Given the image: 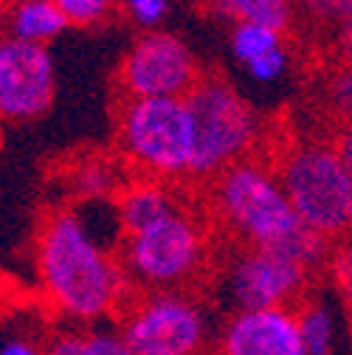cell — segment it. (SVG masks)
<instances>
[{
  "label": "cell",
  "mask_w": 352,
  "mask_h": 355,
  "mask_svg": "<svg viewBox=\"0 0 352 355\" xmlns=\"http://www.w3.org/2000/svg\"><path fill=\"white\" fill-rule=\"evenodd\" d=\"M0 355H49V341H37L34 336L15 333L3 338Z\"/></svg>",
  "instance_id": "obj_24"
},
{
  "label": "cell",
  "mask_w": 352,
  "mask_h": 355,
  "mask_svg": "<svg viewBox=\"0 0 352 355\" xmlns=\"http://www.w3.org/2000/svg\"><path fill=\"white\" fill-rule=\"evenodd\" d=\"M121 336L136 355H200L209 316L181 291H152L121 313Z\"/></svg>",
  "instance_id": "obj_7"
},
{
  "label": "cell",
  "mask_w": 352,
  "mask_h": 355,
  "mask_svg": "<svg viewBox=\"0 0 352 355\" xmlns=\"http://www.w3.org/2000/svg\"><path fill=\"white\" fill-rule=\"evenodd\" d=\"M341 296H344V304H346V313H349V319H352V282H349L346 288H341Z\"/></svg>",
  "instance_id": "obj_28"
},
{
  "label": "cell",
  "mask_w": 352,
  "mask_h": 355,
  "mask_svg": "<svg viewBox=\"0 0 352 355\" xmlns=\"http://www.w3.org/2000/svg\"><path fill=\"white\" fill-rule=\"evenodd\" d=\"M121 265L127 279L152 291H181L206 259L203 229L186 211H175L161 223L121 240Z\"/></svg>",
  "instance_id": "obj_6"
},
{
  "label": "cell",
  "mask_w": 352,
  "mask_h": 355,
  "mask_svg": "<svg viewBox=\"0 0 352 355\" xmlns=\"http://www.w3.org/2000/svg\"><path fill=\"white\" fill-rule=\"evenodd\" d=\"M310 271L304 265L262 248H245L234 257L226 271L223 293L234 313L243 310H274L293 307L301 299Z\"/></svg>",
  "instance_id": "obj_9"
},
{
  "label": "cell",
  "mask_w": 352,
  "mask_h": 355,
  "mask_svg": "<svg viewBox=\"0 0 352 355\" xmlns=\"http://www.w3.org/2000/svg\"><path fill=\"white\" fill-rule=\"evenodd\" d=\"M217 355H307L296 307L231 313L217 336Z\"/></svg>",
  "instance_id": "obj_11"
},
{
  "label": "cell",
  "mask_w": 352,
  "mask_h": 355,
  "mask_svg": "<svg viewBox=\"0 0 352 355\" xmlns=\"http://www.w3.org/2000/svg\"><path fill=\"white\" fill-rule=\"evenodd\" d=\"M34 259L42 296L62 319L99 324L118 310L130 282L124 265L79 209L42 220Z\"/></svg>",
  "instance_id": "obj_1"
},
{
  "label": "cell",
  "mask_w": 352,
  "mask_h": 355,
  "mask_svg": "<svg viewBox=\"0 0 352 355\" xmlns=\"http://www.w3.org/2000/svg\"><path fill=\"white\" fill-rule=\"evenodd\" d=\"M71 23L60 12L54 0H12L9 6V37L23 42L46 46L49 40L60 37Z\"/></svg>",
  "instance_id": "obj_13"
},
{
  "label": "cell",
  "mask_w": 352,
  "mask_h": 355,
  "mask_svg": "<svg viewBox=\"0 0 352 355\" xmlns=\"http://www.w3.org/2000/svg\"><path fill=\"white\" fill-rule=\"evenodd\" d=\"M279 181L307 229L324 240L352 234V178L335 147H296L279 166Z\"/></svg>",
  "instance_id": "obj_4"
},
{
  "label": "cell",
  "mask_w": 352,
  "mask_h": 355,
  "mask_svg": "<svg viewBox=\"0 0 352 355\" xmlns=\"http://www.w3.org/2000/svg\"><path fill=\"white\" fill-rule=\"evenodd\" d=\"M335 153H338V158H341V164L346 166V172H349V178H352V124H346L338 136H335Z\"/></svg>",
  "instance_id": "obj_26"
},
{
  "label": "cell",
  "mask_w": 352,
  "mask_h": 355,
  "mask_svg": "<svg viewBox=\"0 0 352 355\" xmlns=\"http://www.w3.org/2000/svg\"><path fill=\"white\" fill-rule=\"evenodd\" d=\"M245 68H248V76L256 79V82H276L288 68V54L282 49H276V51L265 54L262 60H256V62H251Z\"/></svg>",
  "instance_id": "obj_22"
},
{
  "label": "cell",
  "mask_w": 352,
  "mask_h": 355,
  "mask_svg": "<svg viewBox=\"0 0 352 355\" xmlns=\"http://www.w3.org/2000/svg\"><path fill=\"white\" fill-rule=\"evenodd\" d=\"M71 189L82 203H94V200H107L116 198L127 184H121V172L113 161L105 158H91L82 161L71 172Z\"/></svg>",
  "instance_id": "obj_16"
},
{
  "label": "cell",
  "mask_w": 352,
  "mask_h": 355,
  "mask_svg": "<svg viewBox=\"0 0 352 355\" xmlns=\"http://www.w3.org/2000/svg\"><path fill=\"white\" fill-rule=\"evenodd\" d=\"M54 3L71 26H96L113 12L116 0H54Z\"/></svg>",
  "instance_id": "obj_19"
},
{
  "label": "cell",
  "mask_w": 352,
  "mask_h": 355,
  "mask_svg": "<svg viewBox=\"0 0 352 355\" xmlns=\"http://www.w3.org/2000/svg\"><path fill=\"white\" fill-rule=\"evenodd\" d=\"M49 355H136L121 330L73 324L49 338Z\"/></svg>",
  "instance_id": "obj_14"
},
{
  "label": "cell",
  "mask_w": 352,
  "mask_h": 355,
  "mask_svg": "<svg viewBox=\"0 0 352 355\" xmlns=\"http://www.w3.org/2000/svg\"><path fill=\"white\" fill-rule=\"evenodd\" d=\"M116 214L121 223V237L136 234L147 226L161 223L164 217L178 211V203L169 195L166 187L155 184V181H139V184H127L118 195H116Z\"/></svg>",
  "instance_id": "obj_12"
},
{
  "label": "cell",
  "mask_w": 352,
  "mask_h": 355,
  "mask_svg": "<svg viewBox=\"0 0 352 355\" xmlns=\"http://www.w3.org/2000/svg\"><path fill=\"white\" fill-rule=\"evenodd\" d=\"M186 42L172 31H144L118 65V85L130 99H186L200 82Z\"/></svg>",
  "instance_id": "obj_8"
},
{
  "label": "cell",
  "mask_w": 352,
  "mask_h": 355,
  "mask_svg": "<svg viewBox=\"0 0 352 355\" xmlns=\"http://www.w3.org/2000/svg\"><path fill=\"white\" fill-rule=\"evenodd\" d=\"M330 94H333V105L344 113V119L352 124V71H344L333 79V87H330Z\"/></svg>",
  "instance_id": "obj_25"
},
{
  "label": "cell",
  "mask_w": 352,
  "mask_h": 355,
  "mask_svg": "<svg viewBox=\"0 0 352 355\" xmlns=\"http://www.w3.org/2000/svg\"><path fill=\"white\" fill-rule=\"evenodd\" d=\"M217 209L248 248L282 254L304 265L307 271L330 262V240L301 223L282 189L279 175L268 172L262 164L240 161L220 175Z\"/></svg>",
  "instance_id": "obj_2"
},
{
  "label": "cell",
  "mask_w": 352,
  "mask_h": 355,
  "mask_svg": "<svg viewBox=\"0 0 352 355\" xmlns=\"http://www.w3.org/2000/svg\"><path fill=\"white\" fill-rule=\"evenodd\" d=\"M118 3L130 17L147 31H158V26L169 15V0H118Z\"/></svg>",
  "instance_id": "obj_20"
},
{
  "label": "cell",
  "mask_w": 352,
  "mask_h": 355,
  "mask_svg": "<svg viewBox=\"0 0 352 355\" xmlns=\"http://www.w3.org/2000/svg\"><path fill=\"white\" fill-rule=\"evenodd\" d=\"M330 274H333V279H335V285L338 288H346L349 282H352V240H346V243H341L333 254H330Z\"/></svg>",
  "instance_id": "obj_23"
},
{
  "label": "cell",
  "mask_w": 352,
  "mask_h": 355,
  "mask_svg": "<svg viewBox=\"0 0 352 355\" xmlns=\"http://www.w3.org/2000/svg\"><path fill=\"white\" fill-rule=\"evenodd\" d=\"M195 119V164L192 175H223L240 164L259 136L256 110L220 76H203L186 96Z\"/></svg>",
  "instance_id": "obj_5"
},
{
  "label": "cell",
  "mask_w": 352,
  "mask_h": 355,
  "mask_svg": "<svg viewBox=\"0 0 352 355\" xmlns=\"http://www.w3.org/2000/svg\"><path fill=\"white\" fill-rule=\"evenodd\" d=\"M54 60L46 46L6 37L0 42V113L9 121L42 116L54 102Z\"/></svg>",
  "instance_id": "obj_10"
},
{
  "label": "cell",
  "mask_w": 352,
  "mask_h": 355,
  "mask_svg": "<svg viewBox=\"0 0 352 355\" xmlns=\"http://www.w3.org/2000/svg\"><path fill=\"white\" fill-rule=\"evenodd\" d=\"M338 49H341V54H344V60H346V65L352 71V23L341 26V31H338Z\"/></svg>",
  "instance_id": "obj_27"
},
{
  "label": "cell",
  "mask_w": 352,
  "mask_h": 355,
  "mask_svg": "<svg viewBox=\"0 0 352 355\" xmlns=\"http://www.w3.org/2000/svg\"><path fill=\"white\" fill-rule=\"evenodd\" d=\"M124 155L155 178L192 175L195 119L186 99H127L118 113Z\"/></svg>",
  "instance_id": "obj_3"
},
{
  "label": "cell",
  "mask_w": 352,
  "mask_h": 355,
  "mask_svg": "<svg viewBox=\"0 0 352 355\" xmlns=\"http://www.w3.org/2000/svg\"><path fill=\"white\" fill-rule=\"evenodd\" d=\"M276 49H282V34L268 26L237 23L231 28V51H234L237 62H243V65H251Z\"/></svg>",
  "instance_id": "obj_18"
},
{
  "label": "cell",
  "mask_w": 352,
  "mask_h": 355,
  "mask_svg": "<svg viewBox=\"0 0 352 355\" xmlns=\"http://www.w3.org/2000/svg\"><path fill=\"white\" fill-rule=\"evenodd\" d=\"M296 319L301 330V341L307 355H335L338 349V327L335 316L324 302H299Z\"/></svg>",
  "instance_id": "obj_17"
},
{
  "label": "cell",
  "mask_w": 352,
  "mask_h": 355,
  "mask_svg": "<svg viewBox=\"0 0 352 355\" xmlns=\"http://www.w3.org/2000/svg\"><path fill=\"white\" fill-rule=\"evenodd\" d=\"M296 3L319 20H330L338 26L352 23V0H296Z\"/></svg>",
  "instance_id": "obj_21"
},
{
  "label": "cell",
  "mask_w": 352,
  "mask_h": 355,
  "mask_svg": "<svg viewBox=\"0 0 352 355\" xmlns=\"http://www.w3.org/2000/svg\"><path fill=\"white\" fill-rule=\"evenodd\" d=\"M217 15L237 23H254L268 26L274 31H285L293 23V6L296 0H209Z\"/></svg>",
  "instance_id": "obj_15"
}]
</instances>
